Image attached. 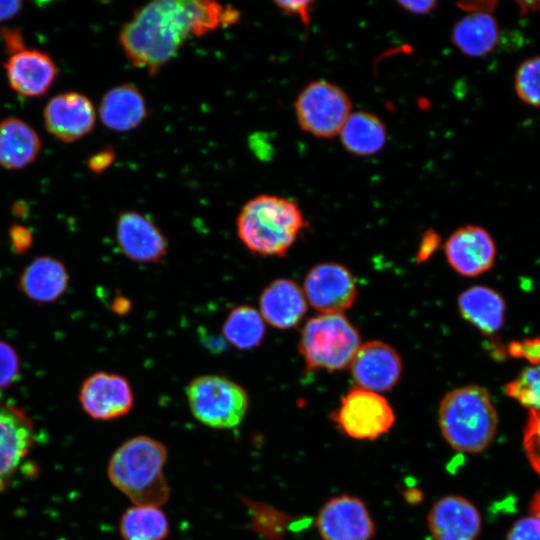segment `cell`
Instances as JSON below:
<instances>
[{
  "label": "cell",
  "mask_w": 540,
  "mask_h": 540,
  "mask_svg": "<svg viewBox=\"0 0 540 540\" xmlns=\"http://www.w3.org/2000/svg\"><path fill=\"white\" fill-rule=\"evenodd\" d=\"M520 10V14L523 16L530 12H536L540 10V2H517Z\"/></svg>",
  "instance_id": "60d3db41"
},
{
  "label": "cell",
  "mask_w": 540,
  "mask_h": 540,
  "mask_svg": "<svg viewBox=\"0 0 540 540\" xmlns=\"http://www.w3.org/2000/svg\"><path fill=\"white\" fill-rule=\"evenodd\" d=\"M262 318L278 329L295 327L307 311L303 289L292 279L278 278L270 282L259 298Z\"/></svg>",
  "instance_id": "d6986e66"
},
{
  "label": "cell",
  "mask_w": 540,
  "mask_h": 540,
  "mask_svg": "<svg viewBox=\"0 0 540 540\" xmlns=\"http://www.w3.org/2000/svg\"><path fill=\"white\" fill-rule=\"evenodd\" d=\"M222 332L225 339L240 350H249L261 344L266 328L260 312L249 305L233 308L227 315Z\"/></svg>",
  "instance_id": "4316f807"
},
{
  "label": "cell",
  "mask_w": 540,
  "mask_h": 540,
  "mask_svg": "<svg viewBox=\"0 0 540 540\" xmlns=\"http://www.w3.org/2000/svg\"><path fill=\"white\" fill-rule=\"evenodd\" d=\"M523 445L531 466L540 475V410H529Z\"/></svg>",
  "instance_id": "4dcf8cb0"
},
{
  "label": "cell",
  "mask_w": 540,
  "mask_h": 540,
  "mask_svg": "<svg viewBox=\"0 0 540 540\" xmlns=\"http://www.w3.org/2000/svg\"><path fill=\"white\" fill-rule=\"evenodd\" d=\"M79 402L91 418L109 421L127 415L134 405V394L129 381L122 375L96 372L82 383Z\"/></svg>",
  "instance_id": "30bf717a"
},
{
  "label": "cell",
  "mask_w": 540,
  "mask_h": 540,
  "mask_svg": "<svg viewBox=\"0 0 540 540\" xmlns=\"http://www.w3.org/2000/svg\"><path fill=\"white\" fill-rule=\"evenodd\" d=\"M41 149L36 131L19 118L0 122V165L6 169H21L32 163Z\"/></svg>",
  "instance_id": "603a6c76"
},
{
  "label": "cell",
  "mask_w": 540,
  "mask_h": 540,
  "mask_svg": "<svg viewBox=\"0 0 540 540\" xmlns=\"http://www.w3.org/2000/svg\"><path fill=\"white\" fill-rule=\"evenodd\" d=\"M166 446L147 435L123 442L111 455L107 466L110 482L134 505L161 507L170 497L164 475Z\"/></svg>",
  "instance_id": "7a4b0ae2"
},
{
  "label": "cell",
  "mask_w": 540,
  "mask_h": 540,
  "mask_svg": "<svg viewBox=\"0 0 540 540\" xmlns=\"http://www.w3.org/2000/svg\"><path fill=\"white\" fill-rule=\"evenodd\" d=\"M440 236L433 230L426 231L421 239V243L416 255L417 262L426 261L439 247Z\"/></svg>",
  "instance_id": "d590c367"
},
{
  "label": "cell",
  "mask_w": 540,
  "mask_h": 540,
  "mask_svg": "<svg viewBox=\"0 0 540 540\" xmlns=\"http://www.w3.org/2000/svg\"><path fill=\"white\" fill-rule=\"evenodd\" d=\"M224 12L213 1H153L121 28L119 42L135 67L154 75L176 56L189 36H202L224 25Z\"/></svg>",
  "instance_id": "6da1fadb"
},
{
  "label": "cell",
  "mask_w": 540,
  "mask_h": 540,
  "mask_svg": "<svg viewBox=\"0 0 540 540\" xmlns=\"http://www.w3.org/2000/svg\"><path fill=\"white\" fill-rule=\"evenodd\" d=\"M274 4L287 15H298L302 23L308 26L314 1H275Z\"/></svg>",
  "instance_id": "836d02e7"
},
{
  "label": "cell",
  "mask_w": 540,
  "mask_h": 540,
  "mask_svg": "<svg viewBox=\"0 0 540 540\" xmlns=\"http://www.w3.org/2000/svg\"><path fill=\"white\" fill-rule=\"evenodd\" d=\"M115 159V152L112 148H105L88 160V167L94 173H101L108 167H110Z\"/></svg>",
  "instance_id": "8d00e7d4"
},
{
  "label": "cell",
  "mask_w": 540,
  "mask_h": 540,
  "mask_svg": "<svg viewBox=\"0 0 540 540\" xmlns=\"http://www.w3.org/2000/svg\"><path fill=\"white\" fill-rule=\"evenodd\" d=\"M505 393L529 410H540V365L526 367L505 385Z\"/></svg>",
  "instance_id": "f1b7e54d"
},
{
  "label": "cell",
  "mask_w": 540,
  "mask_h": 540,
  "mask_svg": "<svg viewBox=\"0 0 540 540\" xmlns=\"http://www.w3.org/2000/svg\"><path fill=\"white\" fill-rule=\"evenodd\" d=\"M306 225L295 201L268 194L247 201L236 221L242 244L253 254L270 257L286 255Z\"/></svg>",
  "instance_id": "3957f363"
},
{
  "label": "cell",
  "mask_w": 540,
  "mask_h": 540,
  "mask_svg": "<svg viewBox=\"0 0 540 540\" xmlns=\"http://www.w3.org/2000/svg\"><path fill=\"white\" fill-rule=\"evenodd\" d=\"M438 420L441 433L456 451L480 453L494 440L498 415L489 392L478 385L455 388L442 398Z\"/></svg>",
  "instance_id": "277c9868"
},
{
  "label": "cell",
  "mask_w": 540,
  "mask_h": 540,
  "mask_svg": "<svg viewBox=\"0 0 540 540\" xmlns=\"http://www.w3.org/2000/svg\"><path fill=\"white\" fill-rule=\"evenodd\" d=\"M190 411L201 424L214 429L239 426L249 408L247 391L233 380L220 375H202L186 387Z\"/></svg>",
  "instance_id": "8992f818"
},
{
  "label": "cell",
  "mask_w": 540,
  "mask_h": 540,
  "mask_svg": "<svg viewBox=\"0 0 540 540\" xmlns=\"http://www.w3.org/2000/svg\"><path fill=\"white\" fill-rule=\"evenodd\" d=\"M96 112L88 97L78 92L56 95L44 109L47 131L63 142H74L94 127Z\"/></svg>",
  "instance_id": "9a60e30c"
},
{
  "label": "cell",
  "mask_w": 540,
  "mask_h": 540,
  "mask_svg": "<svg viewBox=\"0 0 540 540\" xmlns=\"http://www.w3.org/2000/svg\"><path fill=\"white\" fill-rule=\"evenodd\" d=\"M507 540H540V490L531 501L527 515L513 524Z\"/></svg>",
  "instance_id": "f546056e"
},
{
  "label": "cell",
  "mask_w": 540,
  "mask_h": 540,
  "mask_svg": "<svg viewBox=\"0 0 540 540\" xmlns=\"http://www.w3.org/2000/svg\"><path fill=\"white\" fill-rule=\"evenodd\" d=\"M21 1H0V21L8 20L19 13Z\"/></svg>",
  "instance_id": "ab89813d"
},
{
  "label": "cell",
  "mask_w": 540,
  "mask_h": 540,
  "mask_svg": "<svg viewBox=\"0 0 540 540\" xmlns=\"http://www.w3.org/2000/svg\"><path fill=\"white\" fill-rule=\"evenodd\" d=\"M499 38L498 21L486 12L468 13L455 23L451 33L453 44L470 57L490 54L496 48Z\"/></svg>",
  "instance_id": "7402d4cb"
},
{
  "label": "cell",
  "mask_w": 540,
  "mask_h": 540,
  "mask_svg": "<svg viewBox=\"0 0 540 540\" xmlns=\"http://www.w3.org/2000/svg\"><path fill=\"white\" fill-rule=\"evenodd\" d=\"M1 35L3 37L5 47L11 55L25 50L23 38L20 31L17 29L3 28L1 30Z\"/></svg>",
  "instance_id": "74e56055"
},
{
  "label": "cell",
  "mask_w": 540,
  "mask_h": 540,
  "mask_svg": "<svg viewBox=\"0 0 540 540\" xmlns=\"http://www.w3.org/2000/svg\"><path fill=\"white\" fill-rule=\"evenodd\" d=\"M169 520L159 506L133 505L120 518L119 531L123 540H165Z\"/></svg>",
  "instance_id": "484cf974"
},
{
  "label": "cell",
  "mask_w": 540,
  "mask_h": 540,
  "mask_svg": "<svg viewBox=\"0 0 540 540\" xmlns=\"http://www.w3.org/2000/svg\"><path fill=\"white\" fill-rule=\"evenodd\" d=\"M344 148L359 156L379 152L386 143V128L373 113L356 111L349 115L340 132Z\"/></svg>",
  "instance_id": "d4e9b609"
},
{
  "label": "cell",
  "mask_w": 540,
  "mask_h": 540,
  "mask_svg": "<svg viewBox=\"0 0 540 540\" xmlns=\"http://www.w3.org/2000/svg\"><path fill=\"white\" fill-rule=\"evenodd\" d=\"M514 90L522 103L540 108V55L519 64L514 74Z\"/></svg>",
  "instance_id": "83f0119b"
},
{
  "label": "cell",
  "mask_w": 540,
  "mask_h": 540,
  "mask_svg": "<svg viewBox=\"0 0 540 540\" xmlns=\"http://www.w3.org/2000/svg\"><path fill=\"white\" fill-rule=\"evenodd\" d=\"M11 88L26 97H39L54 82L57 69L53 59L39 50H23L4 63Z\"/></svg>",
  "instance_id": "ac0fdd59"
},
{
  "label": "cell",
  "mask_w": 540,
  "mask_h": 540,
  "mask_svg": "<svg viewBox=\"0 0 540 540\" xmlns=\"http://www.w3.org/2000/svg\"><path fill=\"white\" fill-rule=\"evenodd\" d=\"M508 352L515 358H523L533 365H540V338L512 342L508 346Z\"/></svg>",
  "instance_id": "d6a6232c"
},
{
  "label": "cell",
  "mask_w": 540,
  "mask_h": 540,
  "mask_svg": "<svg viewBox=\"0 0 540 540\" xmlns=\"http://www.w3.org/2000/svg\"><path fill=\"white\" fill-rule=\"evenodd\" d=\"M427 524L435 540H476L481 531V516L467 498L447 495L433 504Z\"/></svg>",
  "instance_id": "e0dca14e"
},
{
  "label": "cell",
  "mask_w": 540,
  "mask_h": 540,
  "mask_svg": "<svg viewBox=\"0 0 540 540\" xmlns=\"http://www.w3.org/2000/svg\"><path fill=\"white\" fill-rule=\"evenodd\" d=\"M295 113L304 131L315 137L331 138L339 134L351 114V101L339 86L316 80L299 93Z\"/></svg>",
  "instance_id": "52a82bcc"
},
{
  "label": "cell",
  "mask_w": 540,
  "mask_h": 540,
  "mask_svg": "<svg viewBox=\"0 0 540 540\" xmlns=\"http://www.w3.org/2000/svg\"><path fill=\"white\" fill-rule=\"evenodd\" d=\"M19 372L20 361L16 350L0 340V392L16 382Z\"/></svg>",
  "instance_id": "1f68e13d"
},
{
  "label": "cell",
  "mask_w": 540,
  "mask_h": 540,
  "mask_svg": "<svg viewBox=\"0 0 540 540\" xmlns=\"http://www.w3.org/2000/svg\"><path fill=\"white\" fill-rule=\"evenodd\" d=\"M116 240L120 251L138 263H159L167 255L166 237L148 217L139 212L126 211L119 215Z\"/></svg>",
  "instance_id": "5bb4252c"
},
{
  "label": "cell",
  "mask_w": 540,
  "mask_h": 540,
  "mask_svg": "<svg viewBox=\"0 0 540 540\" xmlns=\"http://www.w3.org/2000/svg\"><path fill=\"white\" fill-rule=\"evenodd\" d=\"M306 300L323 314H341L356 298L357 287L351 272L338 263H320L304 279Z\"/></svg>",
  "instance_id": "9c48e42d"
},
{
  "label": "cell",
  "mask_w": 540,
  "mask_h": 540,
  "mask_svg": "<svg viewBox=\"0 0 540 540\" xmlns=\"http://www.w3.org/2000/svg\"><path fill=\"white\" fill-rule=\"evenodd\" d=\"M99 115L103 124L114 131L125 132L138 127L147 116V105L140 90L124 83L105 93Z\"/></svg>",
  "instance_id": "44dd1931"
},
{
  "label": "cell",
  "mask_w": 540,
  "mask_h": 540,
  "mask_svg": "<svg viewBox=\"0 0 540 540\" xmlns=\"http://www.w3.org/2000/svg\"><path fill=\"white\" fill-rule=\"evenodd\" d=\"M9 237L12 248L17 254H21L27 251L32 244L31 231L28 228L19 224L11 226L9 230Z\"/></svg>",
  "instance_id": "e575fe53"
},
{
  "label": "cell",
  "mask_w": 540,
  "mask_h": 540,
  "mask_svg": "<svg viewBox=\"0 0 540 540\" xmlns=\"http://www.w3.org/2000/svg\"><path fill=\"white\" fill-rule=\"evenodd\" d=\"M360 347L357 329L342 314H321L304 325L298 350L309 371H336L350 365Z\"/></svg>",
  "instance_id": "5b68a950"
},
{
  "label": "cell",
  "mask_w": 540,
  "mask_h": 540,
  "mask_svg": "<svg viewBox=\"0 0 540 540\" xmlns=\"http://www.w3.org/2000/svg\"><path fill=\"white\" fill-rule=\"evenodd\" d=\"M397 3L402 9L418 15L429 14L437 5L436 1H398Z\"/></svg>",
  "instance_id": "f35d334b"
},
{
  "label": "cell",
  "mask_w": 540,
  "mask_h": 540,
  "mask_svg": "<svg viewBox=\"0 0 540 540\" xmlns=\"http://www.w3.org/2000/svg\"><path fill=\"white\" fill-rule=\"evenodd\" d=\"M15 215H25L28 211V207L26 206V203L23 201L15 202L12 208Z\"/></svg>",
  "instance_id": "b9f144b4"
},
{
  "label": "cell",
  "mask_w": 540,
  "mask_h": 540,
  "mask_svg": "<svg viewBox=\"0 0 540 540\" xmlns=\"http://www.w3.org/2000/svg\"><path fill=\"white\" fill-rule=\"evenodd\" d=\"M68 282V271L60 260L52 256H39L22 271L18 289L30 300L47 304L55 302L65 293Z\"/></svg>",
  "instance_id": "ffe728a7"
},
{
  "label": "cell",
  "mask_w": 540,
  "mask_h": 540,
  "mask_svg": "<svg viewBox=\"0 0 540 540\" xmlns=\"http://www.w3.org/2000/svg\"><path fill=\"white\" fill-rule=\"evenodd\" d=\"M351 375L359 388L384 392L400 379L402 361L397 351L380 341L360 345L350 363Z\"/></svg>",
  "instance_id": "4fadbf2b"
},
{
  "label": "cell",
  "mask_w": 540,
  "mask_h": 540,
  "mask_svg": "<svg viewBox=\"0 0 540 540\" xmlns=\"http://www.w3.org/2000/svg\"><path fill=\"white\" fill-rule=\"evenodd\" d=\"M35 440L34 425L24 410L0 404V491L28 456Z\"/></svg>",
  "instance_id": "7c38bea8"
},
{
  "label": "cell",
  "mask_w": 540,
  "mask_h": 540,
  "mask_svg": "<svg viewBox=\"0 0 540 540\" xmlns=\"http://www.w3.org/2000/svg\"><path fill=\"white\" fill-rule=\"evenodd\" d=\"M458 307L463 318L485 334L495 333L504 323L505 302L489 287L466 289L458 297Z\"/></svg>",
  "instance_id": "cb8c5ba5"
},
{
  "label": "cell",
  "mask_w": 540,
  "mask_h": 540,
  "mask_svg": "<svg viewBox=\"0 0 540 540\" xmlns=\"http://www.w3.org/2000/svg\"><path fill=\"white\" fill-rule=\"evenodd\" d=\"M444 249L452 268L469 277L488 271L496 257L493 238L484 228L475 225H466L454 231Z\"/></svg>",
  "instance_id": "2e32d148"
},
{
  "label": "cell",
  "mask_w": 540,
  "mask_h": 540,
  "mask_svg": "<svg viewBox=\"0 0 540 540\" xmlns=\"http://www.w3.org/2000/svg\"><path fill=\"white\" fill-rule=\"evenodd\" d=\"M330 418L345 435L357 440H375L395 422L393 408L383 396L359 387L342 397Z\"/></svg>",
  "instance_id": "ba28073f"
},
{
  "label": "cell",
  "mask_w": 540,
  "mask_h": 540,
  "mask_svg": "<svg viewBox=\"0 0 540 540\" xmlns=\"http://www.w3.org/2000/svg\"><path fill=\"white\" fill-rule=\"evenodd\" d=\"M316 526L324 540H371L375 532L364 502L350 495L328 500L318 513Z\"/></svg>",
  "instance_id": "8fae6325"
}]
</instances>
